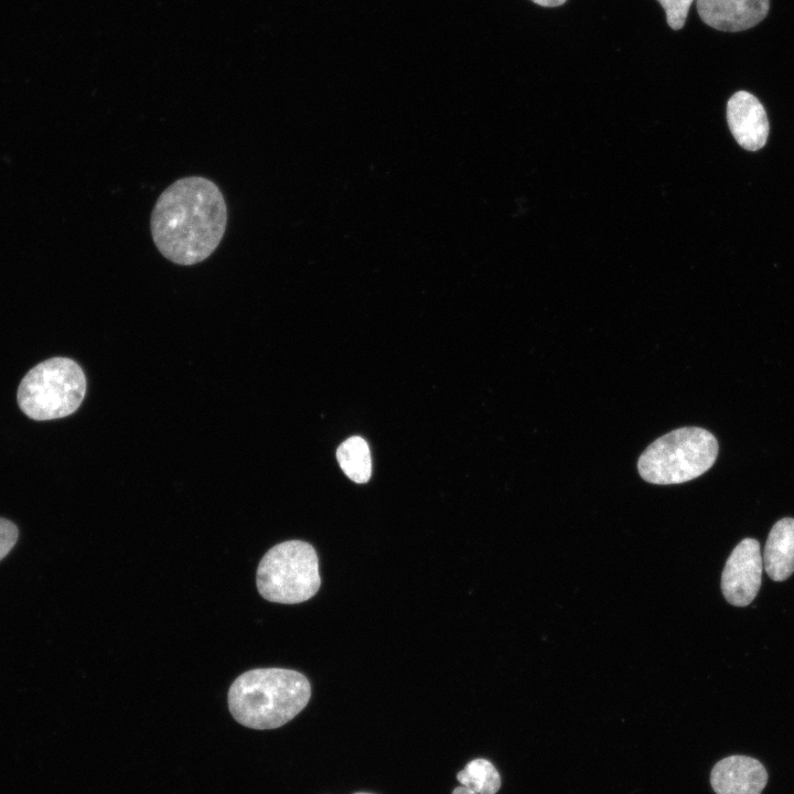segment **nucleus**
I'll return each mask as SVG.
<instances>
[{
	"instance_id": "f03ea898",
	"label": "nucleus",
	"mask_w": 794,
	"mask_h": 794,
	"mask_svg": "<svg viewBox=\"0 0 794 794\" xmlns=\"http://www.w3.org/2000/svg\"><path fill=\"white\" fill-rule=\"evenodd\" d=\"M310 696V683L303 674L286 668H256L233 682L228 708L234 719L247 728L276 729L293 719Z\"/></svg>"
},
{
	"instance_id": "6e6552de",
	"label": "nucleus",
	"mask_w": 794,
	"mask_h": 794,
	"mask_svg": "<svg viewBox=\"0 0 794 794\" xmlns=\"http://www.w3.org/2000/svg\"><path fill=\"white\" fill-rule=\"evenodd\" d=\"M697 11L709 26L726 32L748 30L768 14L770 0H697Z\"/></svg>"
},
{
	"instance_id": "9b49d317",
	"label": "nucleus",
	"mask_w": 794,
	"mask_h": 794,
	"mask_svg": "<svg viewBox=\"0 0 794 794\" xmlns=\"http://www.w3.org/2000/svg\"><path fill=\"white\" fill-rule=\"evenodd\" d=\"M337 462L343 472L356 483H366L372 474V459L367 442L361 437H351L336 450Z\"/></svg>"
},
{
	"instance_id": "9d476101",
	"label": "nucleus",
	"mask_w": 794,
	"mask_h": 794,
	"mask_svg": "<svg viewBox=\"0 0 794 794\" xmlns=\"http://www.w3.org/2000/svg\"><path fill=\"white\" fill-rule=\"evenodd\" d=\"M762 559L766 573L774 581H783L793 573L794 518L785 517L773 525Z\"/></svg>"
},
{
	"instance_id": "20e7f679",
	"label": "nucleus",
	"mask_w": 794,
	"mask_h": 794,
	"mask_svg": "<svg viewBox=\"0 0 794 794\" xmlns=\"http://www.w3.org/2000/svg\"><path fill=\"white\" fill-rule=\"evenodd\" d=\"M85 393L86 377L79 365L67 357H53L29 371L17 398L28 417L51 420L76 411Z\"/></svg>"
},
{
	"instance_id": "dca6fc26",
	"label": "nucleus",
	"mask_w": 794,
	"mask_h": 794,
	"mask_svg": "<svg viewBox=\"0 0 794 794\" xmlns=\"http://www.w3.org/2000/svg\"><path fill=\"white\" fill-rule=\"evenodd\" d=\"M452 794H478V793L473 792L471 788H469L464 785H459L452 791Z\"/></svg>"
},
{
	"instance_id": "1a4fd4ad",
	"label": "nucleus",
	"mask_w": 794,
	"mask_h": 794,
	"mask_svg": "<svg viewBox=\"0 0 794 794\" xmlns=\"http://www.w3.org/2000/svg\"><path fill=\"white\" fill-rule=\"evenodd\" d=\"M768 783L763 764L747 755H731L718 761L710 773L716 794H761Z\"/></svg>"
},
{
	"instance_id": "39448f33",
	"label": "nucleus",
	"mask_w": 794,
	"mask_h": 794,
	"mask_svg": "<svg viewBox=\"0 0 794 794\" xmlns=\"http://www.w3.org/2000/svg\"><path fill=\"white\" fill-rule=\"evenodd\" d=\"M256 582L270 602L296 604L311 599L321 586L315 549L298 539L271 547L258 565Z\"/></svg>"
},
{
	"instance_id": "4468645a",
	"label": "nucleus",
	"mask_w": 794,
	"mask_h": 794,
	"mask_svg": "<svg viewBox=\"0 0 794 794\" xmlns=\"http://www.w3.org/2000/svg\"><path fill=\"white\" fill-rule=\"evenodd\" d=\"M19 537V530L14 523L0 517V560H2L14 547Z\"/></svg>"
},
{
	"instance_id": "0eeeda50",
	"label": "nucleus",
	"mask_w": 794,
	"mask_h": 794,
	"mask_svg": "<svg viewBox=\"0 0 794 794\" xmlns=\"http://www.w3.org/2000/svg\"><path fill=\"white\" fill-rule=\"evenodd\" d=\"M727 121L736 141L745 150L761 149L769 136L766 111L759 99L744 90L734 93L727 104Z\"/></svg>"
},
{
	"instance_id": "7ed1b4c3",
	"label": "nucleus",
	"mask_w": 794,
	"mask_h": 794,
	"mask_svg": "<svg viewBox=\"0 0 794 794\" xmlns=\"http://www.w3.org/2000/svg\"><path fill=\"white\" fill-rule=\"evenodd\" d=\"M718 442L699 427H683L653 441L641 454L637 470L653 484H679L708 471L718 455Z\"/></svg>"
},
{
	"instance_id": "2eb2a0df",
	"label": "nucleus",
	"mask_w": 794,
	"mask_h": 794,
	"mask_svg": "<svg viewBox=\"0 0 794 794\" xmlns=\"http://www.w3.org/2000/svg\"><path fill=\"white\" fill-rule=\"evenodd\" d=\"M533 2L541 7H558L565 3L567 0H532Z\"/></svg>"
},
{
	"instance_id": "ddd939ff",
	"label": "nucleus",
	"mask_w": 794,
	"mask_h": 794,
	"mask_svg": "<svg viewBox=\"0 0 794 794\" xmlns=\"http://www.w3.org/2000/svg\"><path fill=\"white\" fill-rule=\"evenodd\" d=\"M665 10L668 25L674 30L684 26L694 0H657Z\"/></svg>"
},
{
	"instance_id": "f8f14e48",
	"label": "nucleus",
	"mask_w": 794,
	"mask_h": 794,
	"mask_svg": "<svg viewBox=\"0 0 794 794\" xmlns=\"http://www.w3.org/2000/svg\"><path fill=\"white\" fill-rule=\"evenodd\" d=\"M457 780L478 794H496L502 781L498 771L486 759H474L457 774Z\"/></svg>"
},
{
	"instance_id": "423d86ee",
	"label": "nucleus",
	"mask_w": 794,
	"mask_h": 794,
	"mask_svg": "<svg viewBox=\"0 0 794 794\" xmlns=\"http://www.w3.org/2000/svg\"><path fill=\"white\" fill-rule=\"evenodd\" d=\"M762 569L759 543L753 538L740 541L730 554L721 576L726 600L736 607L750 604L760 589Z\"/></svg>"
},
{
	"instance_id": "f3484780",
	"label": "nucleus",
	"mask_w": 794,
	"mask_h": 794,
	"mask_svg": "<svg viewBox=\"0 0 794 794\" xmlns=\"http://www.w3.org/2000/svg\"><path fill=\"white\" fill-rule=\"evenodd\" d=\"M354 794H372V793H366V792H357V793H354Z\"/></svg>"
},
{
	"instance_id": "f257e3e1",
	"label": "nucleus",
	"mask_w": 794,
	"mask_h": 794,
	"mask_svg": "<svg viewBox=\"0 0 794 794\" xmlns=\"http://www.w3.org/2000/svg\"><path fill=\"white\" fill-rule=\"evenodd\" d=\"M227 225V206L218 186L203 176H185L169 185L152 210L153 243L168 260L195 265L218 247Z\"/></svg>"
}]
</instances>
